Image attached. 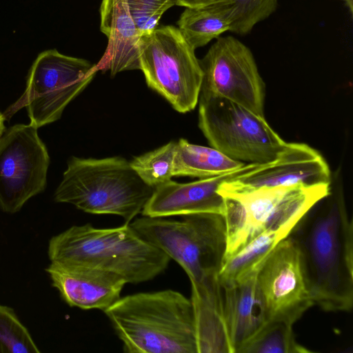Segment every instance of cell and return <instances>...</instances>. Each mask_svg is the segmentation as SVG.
Masks as SVG:
<instances>
[{
    "instance_id": "obj_1",
    "label": "cell",
    "mask_w": 353,
    "mask_h": 353,
    "mask_svg": "<svg viewBox=\"0 0 353 353\" xmlns=\"http://www.w3.org/2000/svg\"><path fill=\"white\" fill-rule=\"evenodd\" d=\"M299 252L314 305L349 312L353 305V221L343 190L330 188L290 235Z\"/></svg>"
},
{
    "instance_id": "obj_2",
    "label": "cell",
    "mask_w": 353,
    "mask_h": 353,
    "mask_svg": "<svg viewBox=\"0 0 353 353\" xmlns=\"http://www.w3.org/2000/svg\"><path fill=\"white\" fill-rule=\"evenodd\" d=\"M130 225L141 238L181 266L191 283L193 306L222 304L219 274L226 239L221 214H194L182 216L181 220L142 216Z\"/></svg>"
},
{
    "instance_id": "obj_3",
    "label": "cell",
    "mask_w": 353,
    "mask_h": 353,
    "mask_svg": "<svg viewBox=\"0 0 353 353\" xmlns=\"http://www.w3.org/2000/svg\"><path fill=\"white\" fill-rule=\"evenodd\" d=\"M128 353H198L190 299L173 290L120 297L105 310Z\"/></svg>"
},
{
    "instance_id": "obj_4",
    "label": "cell",
    "mask_w": 353,
    "mask_h": 353,
    "mask_svg": "<svg viewBox=\"0 0 353 353\" xmlns=\"http://www.w3.org/2000/svg\"><path fill=\"white\" fill-rule=\"evenodd\" d=\"M48 254L50 261L108 271L134 284L154 279L171 260L125 223L112 228L73 225L50 239Z\"/></svg>"
},
{
    "instance_id": "obj_5",
    "label": "cell",
    "mask_w": 353,
    "mask_h": 353,
    "mask_svg": "<svg viewBox=\"0 0 353 353\" xmlns=\"http://www.w3.org/2000/svg\"><path fill=\"white\" fill-rule=\"evenodd\" d=\"M153 190L125 158L72 157L54 199L87 213L117 215L130 223L141 213Z\"/></svg>"
},
{
    "instance_id": "obj_6",
    "label": "cell",
    "mask_w": 353,
    "mask_h": 353,
    "mask_svg": "<svg viewBox=\"0 0 353 353\" xmlns=\"http://www.w3.org/2000/svg\"><path fill=\"white\" fill-rule=\"evenodd\" d=\"M199 127L211 147L246 164L272 161L285 142L265 117L226 99L200 94Z\"/></svg>"
},
{
    "instance_id": "obj_7",
    "label": "cell",
    "mask_w": 353,
    "mask_h": 353,
    "mask_svg": "<svg viewBox=\"0 0 353 353\" xmlns=\"http://www.w3.org/2000/svg\"><path fill=\"white\" fill-rule=\"evenodd\" d=\"M140 70L149 88L180 113L196 106L203 79L199 60L181 32L172 26L157 27L141 35Z\"/></svg>"
},
{
    "instance_id": "obj_8",
    "label": "cell",
    "mask_w": 353,
    "mask_h": 353,
    "mask_svg": "<svg viewBox=\"0 0 353 353\" xmlns=\"http://www.w3.org/2000/svg\"><path fill=\"white\" fill-rule=\"evenodd\" d=\"M96 64L67 56L56 49L41 52L28 75L23 94L8 110L12 116L26 108L30 123L37 128L59 119L66 106L92 81Z\"/></svg>"
},
{
    "instance_id": "obj_9",
    "label": "cell",
    "mask_w": 353,
    "mask_h": 353,
    "mask_svg": "<svg viewBox=\"0 0 353 353\" xmlns=\"http://www.w3.org/2000/svg\"><path fill=\"white\" fill-rule=\"evenodd\" d=\"M30 123L6 129L0 139V210L14 214L47 186L50 156Z\"/></svg>"
},
{
    "instance_id": "obj_10",
    "label": "cell",
    "mask_w": 353,
    "mask_h": 353,
    "mask_svg": "<svg viewBox=\"0 0 353 353\" xmlns=\"http://www.w3.org/2000/svg\"><path fill=\"white\" fill-rule=\"evenodd\" d=\"M199 63L200 94L226 99L265 117V84L248 46L232 36L219 37Z\"/></svg>"
},
{
    "instance_id": "obj_11",
    "label": "cell",
    "mask_w": 353,
    "mask_h": 353,
    "mask_svg": "<svg viewBox=\"0 0 353 353\" xmlns=\"http://www.w3.org/2000/svg\"><path fill=\"white\" fill-rule=\"evenodd\" d=\"M257 283L268 321L293 325L314 301L305 278L299 248L288 236L268 256Z\"/></svg>"
},
{
    "instance_id": "obj_12",
    "label": "cell",
    "mask_w": 353,
    "mask_h": 353,
    "mask_svg": "<svg viewBox=\"0 0 353 353\" xmlns=\"http://www.w3.org/2000/svg\"><path fill=\"white\" fill-rule=\"evenodd\" d=\"M330 168L316 150L303 143H287L270 162L223 182L219 188L248 190L260 188L331 184Z\"/></svg>"
},
{
    "instance_id": "obj_13",
    "label": "cell",
    "mask_w": 353,
    "mask_h": 353,
    "mask_svg": "<svg viewBox=\"0 0 353 353\" xmlns=\"http://www.w3.org/2000/svg\"><path fill=\"white\" fill-rule=\"evenodd\" d=\"M255 165L245 164L235 171L190 183H178L171 179L158 185L145 205L142 216L166 218L201 213L223 215L224 201L218 192L220 185Z\"/></svg>"
},
{
    "instance_id": "obj_14",
    "label": "cell",
    "mask_w": 353,
    "mask_h": 353,
    "mask_svg": "<svg viewBox=\"0 0 353 353\" xmlns=\"http://www.w3.org/2000/svg\"><path fill=\"white\" fill-rule=\"evenodd\" d=\"M46 272L68 305L85 310L104 311L119 299L127 283L116 274L86 266L50 261Z\"/></svg>"
},
{
    "instance_id": "obj_15",
    "label": "cell",
    "mask_w": 353,
    "mask_h": 353,
    "mask_svg": "<svg viewBox=\"0 0 353 353\" xmlns=\"http://www.w3.org/2000/svg\"><path fill=\"white\" fill-rule=\"evenodd\" d=\"M100 29L108 38L105 51L96 64L98 71L109 70L111 76L140 70L141 34L129 12L126 0H102Z\"/></svg>"
},
{
    "instance_id": "obj_16",
    "label": "cell",
    "mask_w": 353,
    "mask_h": 353,
    "mask_svg": "<svg viewBox=\"0 0 353 353\" xmlns=\"http://www.w3.org/2000/svg\"><path fill=\"white\" fill-rule=\"evenodd\" d=\"M259 271L222 286L225 322L234 353L268 321L257 283Z\"/></svg>"
},
{
    "instance_id": "obj_17",
    "label": "cell",
    "mask_w": 353,
    "mask_h": 353,
    "mask_svg": "<svg viewBox=\"0 0 353 353\" xmlns=\"http://www.w3.org/2000/svg\"><path fill=\"white\" fill-rule=\"evenodd\" d=\"M246 163L234 161L212 147L180 139L174 159V176L205 179L235 171Z\"/></svg>"
},
{
    "instance_id": "obj_18",
    "label": "cell",
    "mask_w": 353,
    "mask_h": 353,
    "mask_svg": "<svg viewBox=\"0 0 353 353\" xmlns=\"http://www.w3.org/2000/svg\"><path fill=\"white\" fill-rule=\"evenodd\" d=\"M177 24L181 34L194 50L207 45L230 30L228 17L219 2L186 8Z\"/></svg>"
},
{
    "instance_id": "obj_19",
    "label": "cell",
    "mask_w": 353,
    "mask_h": 353,
    "mask_svg": "<svg viewBox=\"0 0 353 353\" xmlns=\"http://www.w3.org/2000/svg\"><path fill=\"white\" fill-rule=\"evenodd\" d=\"M283 239L277 234L263 232L236 253L224 258L219 274L221 287L260 270L268 256Z\"/></svg>"
},
{
    "instance_id": "obj_20",
    "label": "cell",
    "mask_w": 353,
    "mask_h": 353,
    "mask_svg": "<svg viewBox=\"0 0 353 353\" xmlns=\"http://www.w3.org/2000/svg\"><path fill=\"white\" fill-rule=\"evenodd\" d=\"M292 325L285 322L268 321L236 353H307L299 344Z\"/></svg>"
},
{
    "instance_id": "obj_21",
    "label": "cell",
    "mask_w": 353,
    "mask_h": 353,
    "mask_svg": "<svg viewBox=\"0 0 353 353\" xmlns=\"http://www.w3.org/2000/svg\"><path fill=\"white\" fill-rule=\"evenodd\" d=\"M177 142L170 141L154 150L134 157L130 164L147 185L156 187L174 176Z\"/></svg>"
},
{
    "instance_id": "obj_22",
    "label": "cell",
    "mask_w": 353,
    "mask_h": 353,
    "mask_svg": "<svg viewBox=\"0 0 353 353\" xmlns=\"http://www.w3.org/2000/svg\"><path fill=\"white\" fill-rule=\"evenodd\" d=\"M219 3L228 17L229 31L245 35L276 10L278 0H222Z\"/></svg>"
},
{
    "instance_id": "obj_23",
    "label": "cell",
    "mask_w": 353,
    "mask_h": 353,
    "mask_svg": "<svg viewBox=\"0 0 353 353\" xmlns=\"http://www.w3.org/2000/svg\"><path fill=\"white\" fill-rule=\"evenodd\" d=\"M28 330L14 310L0 304V353H39Z\"/></svg>"
},
{
    "instance_id": "obj_24",
    "label": "cell",
    "mask_w": 353,
    "mask_h": 353,
    "mask_svg": "<svg viewBox=\"0 0 353 353\" xmlns=\"http://www.w3.org/2000/svg\"><path fill=\"white\" fill-rule=\"evenodd\" d=\"M177 0H126L129 12L141 35L155 29L163 14Z\"/></svg>"
},
{
    "instance_id": "obj_25",
    "label": "cell",
    "mask_w": 353,
    "mask_h": 353,
    "mask_svg": "<svg viewBox=\"0 0 353 353\" xmlns=\"http://www.w3.org/2000/svg\"><path fill=\"white\" fill-rule=\"evenodd\" d=\"M221 1L222 0H177L176 6L185 8H196L215 3Z\"/></svg>"
},
{
    "instance_id": "obj_26",
    "label": "cell",
    "mask_w": 353,
    "mask_h": 353,
    "mask_svg": "<svg viewBox=\"0 0 353 353\" xmlns=\"http://www.w3.org/2000/svg\"><path fill=\"white\" fill-rule=\"evenodd\" d=\"M6 117L4 114L0 112V139L6 131V128L4 124Z\"/></svg>"
},
{
    "instance_id": "obj_27",
    "label": "cell",
    "mask_w": 353,
    "mask_h": 353,
    "mask_svg": "<svg viewBox=\"0 0 353 353\" xmlns=\"http://www.w3.org/2000/svg\"><path fill=\"white\" fill-rule=\"evenodd\" d=\"M343 1L347 6L349 8L351 14H352V0H342Z\"/></svg>"
}]
</instances>
